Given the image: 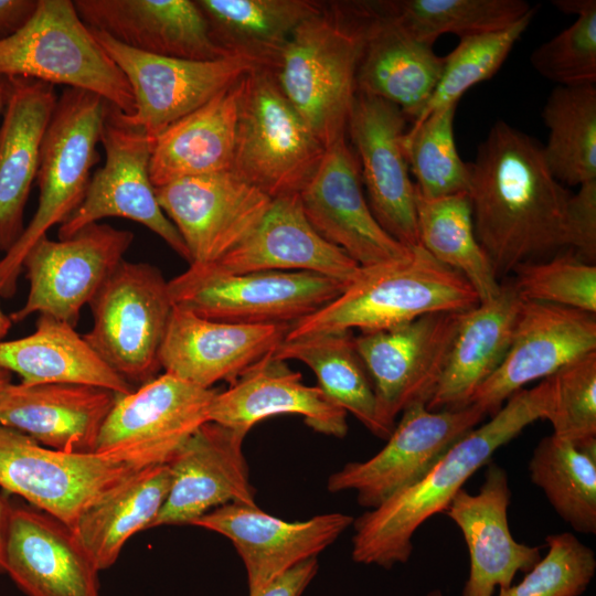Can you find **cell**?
I'll return each mask as SVG.
<instances>
[{
    "label": "cell",
    "instance_id": "obj_1",
    "mask_svg": "<svg viewBox=\"0 0 596 596\" xmlns=\"http://www.w3.org/2000/svg\"><path fill=\"white\" fill-rule=\"evenodd\" d=\"M468 164L475 234L498 278L567 249L571 193L550 171L540 142L499 120Z\"/></svg>",
    "mask_w": 596,
    "mask_h": 596
},
{
    "label": "cell",
    "instance_id": "obj_2",
    "mask_svg": "<svg viewBox=\"0 0 596 596\" xmlns=\"http://www.w3.org/2000/svg\"><path fill=\"white\" fill-rule=\"evenodd\" d=\"M550 403L546 379L511 395L487 423L457 440L416 482L353 520L352 560L391 568L405 563L412 538L430 517L445 512L464 483L528 425L544 419Z\"/></svg>",
    "mask_w": 596,
    "mask_h": 596
},
{
    "label": "cell",
    "instance_id": "obj_3",
    "mask_svg": "<svg viewBox=\"0 0 596 596\" xmlns=\"http://www.w3.org/2000/svg\"><path fill=\"white\" fill-rule=\"evenodd\" d=\"M479 302L461 274L418 245L402 258L360 267L339 297L292 323L285 339L383 330L427 313L462 312Z\"/></svg>",
    "mask_w": 596,
    "mask_h": 596
},
{
    "label": "cell",
    "instance_id": "obj_4",
    "mask_svg": "<svg viewBox=\"0 0 596 596\" xmlns=\"http://www.w3.org/2000/svg\"><path fill=\"white\" fill-rule=\"evenodd\" d=\"M363 44L362 21L349 2L322 4L296 28L272 71L324 148L345 137Z\"/></svg>",
    "mask_w": 596,
    "mask_h": 596
},
{
    "label": "cell",
    "instance_id": "obj_5",
    "mask_svg": "<svg viewBox=\"0 0 596 596\" xmlns=\"http://www.w3.org/2000/svg\"><path fill=\"white\" fill-rule=\"evenodd\" d=\"M110 104L100 96L65 88L46 128L36 174L38 206L20 238L0 259V296L12 298L30 247L64 223L82 203Z\"/></svg>",
    "mask_w": 596,
    "mask_h": 596
},
{
    "label": "cell",
    "instance_id": "obj_6",
    "mask_svg": "<svg viewBox=\"0 0 596 596\" xmlns=\"http://www.w3.org/2000/svg\"><path fill=\"white\" fill-rule=\"evenodd\" d=\"M0 77H25L94 93L125 115L130 85L72 0H38L26 22L0 40Z\"/></svg>",
    "mask_w": 596,
    "mask_h": 596
},
{
    "label": "cell",
    "instance_id": "obj_7",
    "mask_svg": "<svg viewBox=\"0 0 596 596\" xmlns=\"http://www.w3.org/2000/svg\"><path fill=\"white\" fill-rule=\"evenodd\" d=\"M326 148L279 89L270 70L241 79L232 171L270 199L300 193Z\"/></svg>",
    "mask_w": 596,
    "mask_h": 596
},
{
    "label": "cell",
    "instance_id": "obj_8",
    "mask_svg": "<svg viewBox=\"0 0 596 596\" xmlns=\"http://www.w3.org/2000/svg\"><path fill=\"white\" fill-rule=\"evenodd\" d=\"M173 306L199 317L242 324H292L337 297L344 284L312 272L234 274L214 263L189 264L168 280Z\"/></svg>",
    "mask_w": 596,
    "mask_h": 596
},
{
    "label": "cell",
    "instance_id": "obj_9",
    "mask_svg": "<svg viewBox=\"0 0 596 596\" xmlns=\"http://www.w3.org/2000/svg\"><path fill=\"white\" fill-rule=\"evenodd\" d=\"M88 306L93 326L83 338L95 353L129 384L156 377L173 309L160 269L123 259Z\"/></svg>",
    "mask_w": 596,
    "mask_h": 596
},
{
    "label": "cell",
    "instance_id": "obj_10",
    "mask_svg": "<svg viewBox=\"0 0 596 596\" xmlns=\"http://www.w3.org/2000/svg\"><path fill=\"white\" fill-rule=\"evenodd\" d=\"M136 469L96 453H63L0 424V487L71 530L83 512Z\"/></svg>",
    "mask_w": 596,
    "mask_h": 596
},
{
    "label": "cell",
    "instance_id": "obj_11",
    "mask_svg": "<svg viewBox=\"0 0 596 596\" xmlns=\"http://www.w3.org/2000/svg\"><path fill=\"white\" fill-rule=\"evenodd\" d=\"M219 391L168 373L128 394H118L100 429L95 453L142 469L167 464L178 448L210 422Z\"/></svg>",
    "mask_w": 596,
    "mask_h": 596
},
{
    "label": "cell",
    "instance_id": "obj_12",
    "mask_svg": "<svg viewBox=\"0 0 596 596\" xmlns=\"http://www.w3.org/2000/svg\"><path fill=\"white\" fill-rule=\"evenodd\" d=\"M134 237L131 231L93 223L64 240L39 238L22 260L29 292L9 315L12 323L38 313L76 327L83 306L125 259Z\"/></svg>",
    "mask_w": 596,
    "mask_h": 596
},
{
    "label": "cell",
    "instance_id": "obj_13",
    "mask_svg": "<svg viewBox=\"0 0 596 596\" xmlns=\"http://www.w3.org/2000/svg\"><path fill=\"white\" fill-rule=\"evenodd\" d=\"M462 312L427 313L353 338L373 385L384 439L407 406L427 404L443 373Z\"/></svg>",
    "mask_w": 596,
    "mask_h": 596
},
{
    "label": "cell",
    "instance_id": "obj_14",
    "mask_svg": "<svg viewBox=\"0 0 596 596\" xmlns=\"http://www.w3.org/2000/svg\"><path fill=\"white\" fill-rule=\"evenodd\" d=\"M91 30L131 88L134 111H119L120 119L151 139L258 67L234 55L198 61L148 54Z\"/></svg>",
    "mask_w": 596,
    "mask_h": 596
},
{
    "label": "cell",
    "instance_id": "obj_15",
    "mask_svg": "<svg viewBox=\"0 0 596 596\" xmlns=\"http://www.w3.org/2000/svg\"><path fill=\"white\" fill-rule=\"evenodd\" d=\"M100 143L105 150V162L92 174L79 206L60 225L58 238L71 237L106 217H123L149 228L190 264L189 251L162 211L150 179L153 139L125 124L119 110L110 105Z\"/></svg>",
    "mask_w": 596,
    "mask_h": 596
},
{
    "label": "cell",
    "instance_id": "obj_16",
    "mask_svg": "<svg viewBox=\"0 0 596 596\" xmlns=\"http://www.w3.org/2000/svg\"><path fill=\"white\" fill-rule=\"evenodd\" d=\"M385 446L364 461H352L333 472L330 492L353 490L361 507L374 509L421 479L457 440L486 414L475 405L429 411L414 403L402 413Z\"/></svg>",
    "mask_w": 596,
    "mask_h": 596
},
{
    "label": "cell",
    "instance_id": "obj_17",
    "mask_svg": "<svg viewBox=\"0 0 596 596\" xmlns=\"http://www.w3.org/2000/svg\"><path fill=\"white\" fill-rule=\"evenodd\" d=\"M593 351H596V315L522 299L509 349L498 369L477 389L469 405L492 416L526 384L542 381Z\"/></svg>",
    "mask_w": 596,
    "mask_h": 596
},
{
    "label": "cell",
    "instance_id": "obj_18",
    "mask_svg": "<svg viewBox=\"0 0 596 596\" xmlns=\"http://www.w3.org/2000/svg\"><path fill=\"white\" fill-rule=\"evenodd\" d=\"M156 195L190 264L219 260L254 230L272 202L232 170L182 178L156 188Z\"/></svg>",
    "mask_w": 596,
    "mask_h": 596
},
{
    "label": "cell",
    "instance_id": "obj_19",
    "mask_svg": "<svg viewBox=\"0 0 596 596\" xmlns=\"http://www.w3.org/2000/svg\"><path fill=\"white\" fill-rule=\"evenodd\" d=\"M406 117L394 105L356 92L348 119L369 206L397 242L418 246L415 184L403 150Z\"/></svg>",
    "mask_w": 596,
    "mask_h": 596
},
{
    "label": "cell",
    "instance_id": "obj_20",
    "mask_svg": "<svg viewBox=\"0 0 596 596\" xmlns=\"http://www.w3.org/2000/svg\"><path fill=\"white\" fill-rule=\"evenodd\" d=\"M299 195L318 234L361 267L402 258L412 248L393 238L374 217L363 194L358 158L345 137L326 148Z\"/></svg>",
    "mask_w": 596,
    "mask_h": 596
},
{
    "label": "cell",
    "instance_id": "obj_21",
    "mask_svg": "<svg viewBox=\"0 0 596 596\" xmlns=\"http://www.w3.org/2000/svg\"><path fill=\"white\" fill-rule=\"evenodd\" d=\"M247 432L214 422L203 424L167 462L171 485L152 522L192 525L211 510L228 503L255 505L243 443Z\"/></svg>",
    "mask_w": 596,
    "mask_h": 596
},
{
    "label": "cell",
    "instance_id": "obj_22",
    "mask_svg": "<svg viewBox=\"0 0 596 596\" xmlns=\"http://www.w3.org/2000/svg\"><path fill=\"white\" fill-rule=\"evenodd\" d=\"M353 520L349 514L330 512L289 522L256 504L228 503L211 510L192 525L220 533L233 543L246 570L248 596H256L295 565L317 557Z\"/></svg>",
    "mask_w": 596,
    "mask_h": 596
},
{
    "label": "cell",
    "instance_id": "obj_23",
    "mask_svg": "<svg viewBox=\"0 0 596 596\" xmlns=\"http://www.w3.org/2000/svg\"><path fill=\"white\" fill-rule=\"evenodd\" d=\"M290 324H242L209 320L173 306L160 348L164 373L203 389L232 384L274 353Z\"/></svg>",
    "mask_w": 596,
    "mask_h": 596
},
{
    "label": "cell",
    "instance_id": "obj_24",
    "mask_svg": "<svg viewBox=\"0 0 596 596\" xmlns=\"http://www.w3.org/2000/svg\"><path fill=\"white\" fill-rule=\"evenodd\" d=\"M511 500L508 475L489 461L476 494L460 489L445 510L466 541L469 576L462 596H492L507 589L518 572L528 573L540 560L541 547L517 542L508 524Z\"/></svg>",
    "mask_w": 596,
    "mask_h": 596
},
{
    "label": "cell",
    "instance_id": "obj_25",
    "mask_svg": "<svg viewBox=\"0 0 596 596\" xmlns=\"http://www.w3.org/2000/svg\"><path fill=\"white\" fill-rule=\"evenodd\" d=\"M4 557L26 596H100L98 571L73 531L35 508L10 507Z\"/></svg>",
    "mask_w": 596,
    "mask_h": 596
},
{
    "label": "cell",
    "instance_id": "obj_26",
    "mask_svg": "<svg viewBox=\"0 0 596 596\" xmlns=\"http://www.w3.org/2000/svg\"><path fill=\"white\" fill-rule=\"evenodd\" d=\"M117 395L81 383H10L0 394V424L51 449L92 454Z\"/></svg>",
    "mask_w": 596,
    "mask_h": 596
},
{
    "label": "cell",
    "instance_id": "obj_27",
    "mask_svg": "<svg viewBox=\"0 0 596 596\" xmlns=\"http://www.w3.org/2000/svg\"><path fill=\"white\" fill-rule=\"evenodd\" d=\"M214 264L234 274L312 272L345 286L361 267L318 234L304 212L299 193L272 199L254 230Z\"/></svg>",
    "mask_w": 596,
    "mask_h": 596
},
{
    "label": "cell",
    "instance_id": "obj_28",
    "mask_svg": "<svg viewBox=\"0 0 596 596\" xmlns=\"http://www.w3.org/2000/svg\"><path fill=\"white\" fill-rule=\"evenodd\" d=\"M83 22L132 50L175 58L230 56L211 39L191 0H75Z\"/></svg>",
    "mask_w": 596,
    "mask_h": 596
},
{
    "label": "cell",
    "instance_id": "obj_29",
    "mask_svg": "<svg viewBox=\"0 0 596 596\" xmlns=\"http://www.w3.org/2000/svg\"><path fill=\"white\" fill-rule=\"evenodd\" d=\"M281 414L301 415L321 434L342 438L348 432V413L319 386L304 384L299 372L273 354L245 371L226 391L216 393L209 421L248 433L260 421Z\"/></svg>",
    "mask_w": 596,
    "mask_h": 596
},
{
    "label": "cell",
    "instance_id": "obj_30",
    "mask_svg": "<svg viewBox=\"0 0 596 596\" xmlns=\"http://www.w3.org/2000/svg\"><path fill=\"white\" fill-rule=\"evenodd\" d=\"M7 79L9 91L0 126V252L3 254L25 227V205L58 98L53 85L25 77Z\"/></svg>",
    "mask_w": 596,
    "mask_h": 596
},
{
    "label": "cell",
    "instance_id": "obj_31",
    "mask_svg": "<svg viewBox=\"0 0 596 596\" xmlns=\"http://www.w3.org/2000/svg\"><path fill=\"white\" fill-rule=\"evenodd\" d=\"M352 6L364 30L356 92L391 103L414 121L439 82L444 57L377 14L370 1Z\"/></svg>",
    "mask_w": 596,
    "mask_h": 596
},
{
    "label": "cell",
    "instance_id": "obj_32",
    "mask_svg": "<svg viewBox=\"0 0 596 596\" xmlns=\"http://www.w3.org/2000/svg\"><path fill=\"white\" fill-rule=\"evenodd\" d=\"M522 302L513 283L501 284L492 299L464 311L429 411L469 405L477 389L501 364Z\"/></svg>",
    "mask_w": 596,
    "mask_h": 596
},
{
    "label": "cell",
    "instance_id": "obj_33",
    "mask_svg": "<svg viewBox=\"0 0 596 596\" xmlns=\"http://www.w3.org/2000/svg\"><path fill=\"white\" fill-rule=\"evenodd\" d=\"M241 79L153 139L149 173L155 188L232 170Z\"/></svg>",
    "mask_w": 596,
    "mask_h": 596
},
{
    "label": "cell",
    "instance_id": "obj_34",
    "mask_svg": "<svg viewBox=\"0 0 596 596\" xmlns=\"http://www.w3.org/2000/svg\"><path fill=\"white\" fill-rule=\"evenodd\" d=\"M0 368L23 384L81 383L128 394L134 389L88 345L75 327L50 315H39L29 336L0 341Z\"/></svg>",
    "mask_w": 596,
    "mask_h": 596
},
{
    "label": "cell",
    "instance_id": "obj_35",
    "mask_svg": "<svg viewBox=\"0 0 596 596\" xmlns=\"http://www.w3.org/2000/svg\"><path fill=\"white\" fill-rule=\"evenodd\" d=\"M170 485L167 464L146 467L83 512L72 531L98 572L115 564L135 533L150 529Z\"/></svg>",
    "mask_w": 596,
    "mask_h": 596
},
{
    "label": "cell",
    "instance_id": "obj_36",
    "mask_svg": "<svg viewBox=\"0 0 596 596\" xmlns=\"http://www.w3.org/2000/svg\"><path fill=\"white\" fill-rule=\"evenodd\" d=\"M226 54L273 71L296 28L322 4L309 0H195Z\"/></svg>",
    "mask_w": 596,
    "mask_h": 596
},
{
    "label": "cell",
    "instance_id": "obj_37",
    "mask_svg": "<svg viewBox=\"0 0 596 596\" xmlns=\"http://www.w3.org/2000/svg\"><path fill=\"white\" fill-rule=\"evenodd\" d=\"M415 206L419 246L461 274L480 302L494 298L501 284L476 237L468 192L426 198L415 189Z\"/></svg>",
    "mask_w": 596,
    "mask_h": 596
},
{
    "label": "cell",
    "instance_id": "obj_38",
    "mask_svg": "<svg viewBox=\"0 0 596 596\" xmlns=\"http://www.w3.org/2000/svg\"><path fill=\"white\" fill-rule=\"evenodd\" d=\"M353 338L350 331H344L284 339L273 356L308 365L316 374L318 386L334 404L384 438L376 417L373 385Z\"/></svg>",
    "mask_w": 596,
    "mask_h": 596
},
{
    "label": "cell",
    "instance_id": "obj_39",
    "mask_svg": "<svg viewBox=\"0 0 596 596\" xmlns=\"http://www.w3.org/2000/svg\"><path fill=\"white\" fill-rule=\"evenodd\" d=\"M531 481L575 531L596 532V438L572 443L542 438L529 462Z\"/></svg>",
    "mask_w": 596,
    "mask_h": 596
},
{
    "label": "cell",
    "instance_id": "obj_40",
    "mask_svg": "<svg viewBox=\"0 0 596 596\" xmlns=\"http://www.w3.org/2000/svg\"><path fill=\"white\" fill-rule=\"evenodd\" d=\"M370 3L377 14L429 46L444 34H455L461 39L504 30L536 8L523 0H395Z\"/></svg>",
    "mask_w": 596,
    "mask_h": 596
},
{
    "label": "cell",
    "instance_id": "obj_41",
    "mask_svg": "<svg viewBox=\"0 0 596 596\" xmlns=\"http://www.w3.org/2000/svg\"><path fill=\"white\" fill-rule=\"evenodd\" d=\"M549 138L542 146L545 162L562 184L596 180V86L557 85L542 110Z\"/></svg>",
    "mask_w": 596,
    "mask_h": 596
},
{
    "label": "cell",
    "instance_id": "obj_42",
    "mask_svg": "<svg viewBox=\"0 0 596 596\" xmlns=\"http://www.w3.org/2000/svg\"><path fill=\"white\" fill-rule=\"evenodd\" d=\"M458 104L433 111L414 121L403 136V150L415 189L426 198L468 192L469 164L460 158L454 136Z\"/></svg>",
    "mask_w": 596,
    "mask_h": 596
},
{
    "label": "cell",
    "instance_id": "obj_43",
    "mask_svg": "<svg viewBox=\"0 0 596 596\" xmlns=\"http://www.w3.org/2000/svg\"><path fill=\"white\" fill-rule=\"evenodd\" d=\"M535 11L536 8L504 30L461 38L459 44L444 56L439 82L414 121H422L437 109L458 104L469 88L491 78L530 25Z\"/></svg>",
    "mask_w": 596,
    "mask_h": 596
},
{
    "label": "cell",
    "instance_id": "obj_44",
    "mask_svg": "<svg viewBox=\"0 0 596 596\" xmlns=\"http://www.w3.org/2000/svg\"><path fill=\"white\" fill-rule=\"evenodd\" d=\"M512 281L523 300L546 302L596 315V266L572 251L514 268Z\"/></svg>",
    "mask_w": 596,
    "mask_h": 596
},
{
    "label": "cell",
    "instance_id": "obj_45",
    "mask_svg": "<svg viewBox=\"0 0 596 596\" xmlns=\"http://www.w3.org/2000/svg\"><path fill=\"white\" fill-rule=\"evenodd\" d=\"M550 403L544 419L553 435L578 444L596 438V351L546 377Z\"/></svg>",
    "mask_w": 596,
    "mask_h": 596
},
{
    "label": "cell",
    "instance_id": "obj_46",
    "mask_svg": "<svg viewBox=\"0 0 596 596\" xmlns=\"http://www.w3.org/2000/svg\"><path fill=\"white\" fill-rule=\"evenodd\" d=\"M545 543V556L499 596H579L585 592L596 570L594 551L570 532L547 535Z\"/></svg>",
    "mask_w": 596,
    "mask_h": 596
},
{
    "label": "cell",
    "instance_id": "obj_47",
    "mask_svg": "<svg viewBox=\"0 0 596 596\" xmlns=\"http://www.w3.org/2000/svg\"><path fill=\"white\" fill-rule=\"evenodd\" d=\"M533 68L560 86L596 84V6L530 55Z\"/></svg>",
    "mask_w": 596,
    "mask_h": 596
},
{
    "label": "cell",
    "instance_id": "obj_48",
    "mask_svg": "<svg viewBox=\"0 0 596 596\" xmlns=\"http://www.w3.org/2000/svg\"><path fill=\"white\" fill-rule=\"evenodd\" d=\"M567 249L581 259H596V180L583 183L571 194L566 209Z\"/></svg>",
    "mask_w": 596,
    "mask_h": 596
},
{
    "label": "cell",
    "instance_id": "obj_49",
    "mask_svg": "<svg viewBox=\"0 0 596 596\" xmlns=\"http://www.w3.org/2000/svg\"><path fill=\"white\" fill-rule=\"evenodd\" d=\"M317 571V557L306 560L273 579L256 596H301Z\"/></svg>",
    "mask_w": 596,
    "mask_h": 596
},
{
    "label": "cell",
    "instance_id": "obj_50",
    "mask_svg": "<svg viewBox=\"0 0 596 596\" xmlns=\"http://www.w3.org/2000/svg\"><path fill=\"white\" fill-rule=\"evenodd\" d=\"M38 0H0V40L18 31L31 17Z\"/></svg>",
    "mask_w": 596,
    "mask_h": 596
},
{
    "label": "cell",
    "instance_id": "obj_51",
    "mask_svg": "<svg viewBox=\"0 0 596 596\" xmlns=\"http://www.w3.org/2000/svg\"><path fill=\"white\" fill-rule=\"evenodd\" d=\"M10 507L0 496V574L6 573L4 547Z\"/></svg>",
    "mask_w": 596,
    "mask_h": 596
},
{
    "label": "cell",
    "instance_id": "obj_52",
    "mask_svg": "<svg viewBox=\"0 0 596 596\" xmlns=\"http://www.w3.org/2000/svg\"><path fill=\"white\" fill-rule=\"evenodd\" d=\"M553 4L562 12L576 14V17L586 10L596 6L595 0H555Z\"/></svg>",
    "mask_w": 596,
    "mask_h": 596
},
{
    "label": "cell",
    "instance_id": "obj_53",
    "mask_svg": "<svg viewBox=\"0 0 596 596\" xmlns=\"http://www.w3.org/2000/svg\"><path fill=\"white\" fill-rule=\"evenodd\" d=\"M12 324L10 316L0 306V341L8 334Z\"/></svg>",
    "mask_w": 596,
    "mask_h": 596
},
{
    "label": "cell",
    "instance_id": "obj_54",
    "mask_svg": "<svg viewBox=\"0 0 596 596\" xmlns=\"http://www.w3.org/2000/svg\"><path fill=\"white\" fill-rule=\"evenodd\" d=\"M9 84L8 79L0 77V115L4 109L7 97H8Z\"/></svg>",
    "mask_w": 596,
    "mask_h": 596
},
{
    "label": "cell",
    "instance_id": "obj_55",
    "mask_svg": "<svg viewBox=\"0 0 596 596\" xmlns=\"http://www.w3.org/2000/svg\"><path fill=\"white\" fill-rule=\"evenodd\" d=\"M11 373L0 368V394L11 382Z\"/></svg>",
    "mask_w": 596,
    "mask_h": 596
},
{
    "label": "cell",
    "instance_id": "obj_56",
    "mask_svg": "<svg viewBox=\"0 0 596 596\" xmlns=\"http://www.w3.org/2000/svg\"><path fill=\"white\" fill-rule=\"evenodd\" d=\"M428 596H443V594L439 590H432Z\"/></svg>",
    "mask_w": 596,
    "mask_h": 596
}]
</instances>
